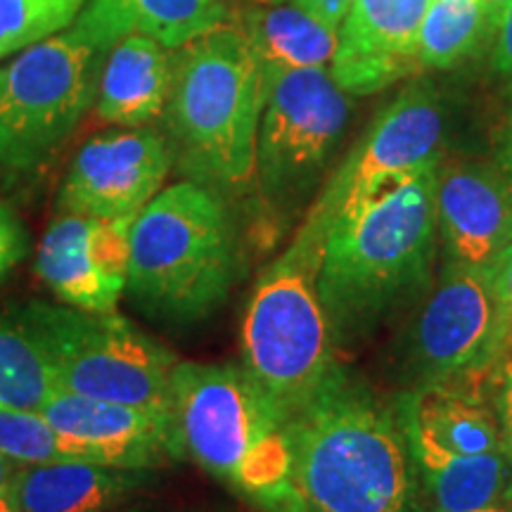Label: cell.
Returning a JSON list of instances; mask_svg holds the SVG:
<instances>
[{"label": "cell", "mask_w": 512, "mask_h": 512, "mask_svg": "<svg viewBox=\"0 0 512 512\" xmlns=\"http://www.w3.org/2000/svg\"><path fill=\"white\" fill-rule=\"evenodd\" d=\"M437 166L377 192L325 230L318 292L332 335H361L430 278Z\"/></svg>", "instance_id": "1"}, {"label": "cell", "mask_w": 512, "mask_h": 512, "mask_svg": "<svg viewBox=\"0 0 512 512\" xmlns=\"http://www.w3.org/2000/svg\"><path fill=\"white\" fill-rule=\"evenodd\" d=\"M290 494L311 512H403L408 446L392 413L337 370L287 420Z\"/></svg>", "instance_id": "2"}, {"label": "cell", "mask_w": 512, "mask_h": 512, "mask_svg": "<svg viewBox=\"0 0 512 512\" xmlns=\"http://www.w3.org/2000/svg\"><path fill=\"white\" fill-rule=\"evenodd\" d=\"M264 102V67L242 29L221 24L176 50L164 112L190 181L235 192L254 181Z\"/></svg>", "instance_id": "3"}, {"label": "cell", "mask_w": 512, "mask_h": 512, "mask_svg": "<svg viewBox=\"0 0 512 512\" xmlns=\"http://www.w3.org/2000/svg\"><path fill=\"white\" fill-rule=\"evenodd\" d=\"M126 292L155 318L192 323L226 302L240 252L228 211L195 181L157 192L131 223Z\"/></svg>", "instance_id": "4"}, {"label": "cell", "mask_w": 512, "mask_h": 512, "mask_svg": "<svg viewBox=\"0 0 512 512\" xmlns=\"http://www.w3.org/2000/svg\"><path fill=\"white\" fill-rule=\"evenodd\" d=\"M171 399L185 456L266 505L290 494L287 418L245 366L176 363Z\"/></svg>", "instance_id": "5"}, {"label": "cell", "mask_w": 512, "mask_h": 512, "mask_svg": "<svg viewBox=\"0 0 512 512\" xmlns=\"http://www.w3.org/2000/svg\"><path fill=\"white\" fill-rule=\"evenodd\" d=\"M325 230L304 221L290 247L256 280L242 320L247 373L287 420L337 373L332 328L318 292Z\"/></svg>", "instance_id": "6"}, {"label": "cell", "mask_w": 512, "mask_h": 512, "mask_svg": "<svg viewBox=\"0 0 512 512\" xmlns=\"http://www.w3.org/2000/svg\"><path fill=\"white\" fill-rule=\"evenodd\" d=\"M17 318L43 344L64 392L174 413L176 356L117 311L38 302L24 306Z\"/></svg>", "instance_id": "7"}, {"label": "cell", "mask_w": 512, "mask_h": 512, "mask_svg": "<svg viewBox=\"0 0 512 512\" xmlns=\"http://www.w3.org/2000/svg\"><path fill=\"white\" fill-rule=\"evenodd\" d=\"M107 50L74 27L24 48L0 67V164L43 166L98 98Z\"/></svg>", "instance_id": "8"}, {"label": "cell", "mask_w": 512, "mask_h": 512, "mask_svg": "<svg viewBox=\"0 0 512 512\" xmlns=\"http://www.w3.org/2000/svg\"><path fill=\"white\" fill-rule=\"evenodd\" d=\"M349 119V93L330 67L266 76L256 138V178L273 202L297 200L330 157Z\"/></svg>", "instance_id": "9"}, {"label": "cell", "mask_w": 512, "mask_h": 512, "mask_svg": "<svg viewBox=\"0 0 512 512\" xmlns=\"http://www.w3.org/2000/svg\"><path fill=\"white\" fill-rule=\"evenodd\" d=\"M444 112L425 83L406 88L377 114L347 162L313 204L309 219L328 230L330 221L349 214L377 192L439 164Z\"/></svg>", "instance_id": "10"}, {"label": "cell", "mask_w": 512, "mask_h": 512, "mask_svg": "<svg viewBox=\"0 0 512 512\" xmlns=\"http://www.w3.org/2000/svg\"><path fill=\"white\" fill-rule=\"evenodd\" d=\"M510 330L486 268L451 264L422 306L413 351L422 373L437 384L494 361Z\"/></svg>", "instance_id": "11"}, {"label": "cell", "mask_w": 512, "mask_h": 512, "mask_svg": "<svg viewBox=\"0 0 512 512\" xmlns=\"http://www.w3.org/2000/svg\"><path fill=\"white\" fill-rule=\"evenodd\" d=\"M41 413L74 460L143 472L185 458L174 413L91 399L64 389Z\"/></svg>", "instance_id": "12"}, {"label": "cell", "mask_w": 512, "mask_h": 512, "mask_svg": "<svg viewBox=\"0 0 512 512\" xmlns=\"http://www.w3.org/2000/svg\"><path fill=\"white\" fill-rule=\"evenodd\" d=\"M174 152L157 131L126 128L88 140L69 164L60 188V211L124 219L136 216L169 176Z\"/></svg>", "instance_id": "13"}, {"label": "cell", "mask_w": 512, "mask_h": 512, "mask_svg": "<svg viewBox=\"0 0 512 512\" xmlns=\"http://www.w3.org/2000/svg\"><path fill=\"white\" fill-rule=\"evenodd\" d=\"M430 0H351L330 72L347 93L368 95L422 72L420 29Z\"/></svg>", "instance_id": "14"}, {"label": "cell", "mask_w": 512, "mask_h": 512, "mask_svg": "<svg viewBox=\"0 0 512 512\" xmlns=\"http://www.w3.org/2000/svg\"><path fill=\"white\" fill-rule=\"evenodd\" d=\"M434 207L451 264L486 268L512 242V190L491 166H437Z\"/></svg>", "instance_id": "15"}, {"label": "cell", "mask_w": 512, "mask_h": 512, "mask_svg": "<svg viewBox=\"0 0 512 512\" xmlns=\"http://www.w3.org/2000/svg\"><path fill=\"white\" fill-rule=\"evenodd\" d=\"M226 0H88L72 27L102 50L143 36L178 50L226 24Z\"/></svg>", "instance_id": "16"}, {"label": "cell", "mask_w": 512, "mask_h": 512, "mask_svg": "<svg viewBox=\"0 0 512 512\" xmlns=\"http://www.w3.org/2000/svg\"><path fill=\"white\" fill-rule=\"evenodd\" d=\"M98 221L95 216L62 211L43 235L36 273L67 306L91 313H112L117 311L126 285L114 280L102 266L95 247Z\"/></svg>", "instance_id": "17"}, {"label": "cell", "mask_w": 512, "mask_h": 512, "mask_svg": "<svg viewBox=\"0 0 512 512\" xmlns=\"http://www.w3.org/2000/svg\"><path fill=\"white\" fill-rule=\"evenodd\" d=\"M174 79L169 48L143 36H126L107 50L95 114L107 124L143 128L162 117Z\"/></svg>", "instance_id": "18"}, {"label": "cell", "mask_w": 512, "mask_h": 512, "mask_svg": "<svg viewBox=\"0 0 512 512\" xmlns=\"http://www.w3.org/2000/svg\"><path fill=\"white\" fill-rule=\"evenodd\" d=\"M401 420L408 451L477 456L503 448L501 427L489 408L439 382L408 396Z\"/></svg>", "instance_id": "19"}, {"label": "cell", "mask_w": 512, "mask_h": 512, "mask_svg": "<svg viewBox=\"0 0 512 512\" xmlns=\"http://www.w3.org/2000/svg\"><path fill=\"white\" fill-rule=\"evenodd\" d=\"M140 472L86 463L22 465L12 479L22 512H105L140 484Z\"/></svg>", "instance_id": "20"}, {"label": "cell", "mask_w": 512, "mask_h": 512, "mask_svg": "<svg viewBox=\"0 0 512 512\" xmlns=\"http://www.w3.org/2000/svg\"><path fill=\"white\" fill-rule=\"evenodd\" d=\"M242 31L264 67V76L290 69L330 67L337 53V29L323 24L292 0H259V5L247 12Z\"/></svg>", "instance_id": "21"}, {"label": "cell", "mask_w": 512, "mask_h": 512, "mask_svg": "<svg viewBox=\"0 0 512 512\" xmlns=\"http://www.w3.org/2000/svg\"><path fill=\"white\" fill-rule=\"evenodd\" d=\"M418 460L434 512H475L501 501L510 482V458L501 451L453 456L411 451Z\"/></svg>", "instance_id": "22"}, {"label": "cell", "mask_w": 512, "mask_h": 512, "mask_svg": "<svg viewBox=\"0 0 512 512\" xmlns=\"http://www.w3.org/2000/svg\"><path fill=\"white\" fill-rule=\"evenodd\" d=\"M60 389L53 363L34 332L17 316H0V408L41 413Z\"/></svg>", "instance_id": "23"}, {"label": "cell", "mask_w": 512, "mask_h": 512, "mask_svg": "<svg viewBox=\"0 0 512 512\" xmlns=\"http://www.w3.org/2000/svg\"><path fill=\"white\" fill-rule=\"evenodd\" d=\"M494 29L482 0H430L420 29L422 69H451L475 53Z\"/></svg>", "instance_id": "24"}, {"label": "cell", "mask_w": 512, "mask_h": 512, "mask_svg": "<svg viewBox=\"0 0 512 512\" xmlns=\"http://www.w3.org/2000/svg\"><path fill=\"white\" fill-rule=\"evenodd\" d=\"M88 0H0V60L69 29Z\"/></svg>", "instance_id": "25"}, {"label": "cell", "mask_w": 512, "mask_h": 512, "mask_svg": "<svg viewBox=\"0 0 512 512\" xmlns=\"http://www.w3.org/2000/svg\"><path fill=\"white\" fill-rule=\"evenodd\" d=\"M0 453L17 465L74 460L43 413L15 408H0Z\"/></svg>", "instance_id": "26"}, {"label": "cell", "mask_w": 512, "mask_h": 512, "mask_svg": "<svg viewBox=\"0 0 512 512\" xmlns=\"http://www.w3.org/2000/svg\"><path fill=\"white\" fill-rule=\"evenodd\" d=\"M24 233L5 204H0V278L22 259Z\"/></svg>", "instance_id": "27"}, {"label": "cell", "mask_w": 512, "mask_h": 512, "mask_svg": "<svg viewBox=\"0 0 512 512\" xmlns=\"http://www.w3.org/2000/svg\"><path fill=\"white\" fill-rule=\"evenodd\" d=\"M486 273H489L491 287H494L503 316L508 318L512 328V242L486 266Z\"/></svg>", "instance_id": "28"}, {"label": "cell", "mask_w": 512, "mask_h": 512, "mask_svg": "<svg viewBox=\"0 0 512 512\" xmlns=\"http://www.w3.org/2000/svg\"><path fill=\"white\" fill-rule=\"evenodd\" d=\"M494 31H496L494 64L498 72H501L503 79L512 83V0L505 5L501 15H498Z\"/></svg>", "instance_id": "29"}, {"label": "cell", "mask_w": 512, "mask_h": 512, "mask_svg": "<svg viewBox=\"0 0 512 512\" xmlns=\"http://www.w3.org/2000/svg\"><path fill=\"white\" fill-rule=\"evenodd\" d=\"M498 422H501L503 448L512 460V358L503 363L498 377Z\"/></svg>", "instance_id": "30"}, {"label": "cell", "mask_w": 512, "mask_h": 512, "mask_svg": "<svg viewBox=\"0 0 512 512\" xmlns=\"http://www.w3.org/2000/svg\"><path fill=\"white\" fill-rule=\"evenodd\" d=\"M292 3L311 12L313 17H318L320 22L337 31L351 8V0H292Z\"/></svg>", "instance_id": "31"}, {"label": "cell", "mask_w": 512, "mask_h": 512, "mask_svg": "<svg viewBox=\"0 0 512 512\" xmlns=\"http://www.w3.org/2000/svg\"><path fill=\"white\" fill-rule=\"evenodd\" d=\"M19 467H22V465H17L15 460L5 458L3 453H0V486H10L12 479H15V475H17Z\"/></svg>", "instance_id": "32"}, {"label": "cell", "mask_w": 512, "mask_h": 512, "mask_svg": "<svg viewBox=\"0 0 512 512\" xmlns=\"http://www.w3.org/2000/svg\"><path fill=\"white\" fill-rule=\"evenodd\" d=\"M268 508H271V512H311V510H306L302 503L294 501L292 494L283 496V498H280V501H275V503L268 505Z\"/></svg>", "instance_id": "33"}, {"label": "cell", "mask_w": 512, "mask_h": 512, "mask_svg": "<svg viewBox=\"0 0 512 512\" xmlns=\"http://www.w3.org/2000/svg\"><path fill=\"white\" fill-rule=\"evenodd\" d=\"M0 512H22L15 494H12V486H0Z\"/></svg>", "instance_id": "34"}, {"label": "cell", "mask_w": 512, "mask_h": 512, "mask_svg": "<svg viewBox=\"0 0 512 512\" xmlns=\"http://www.w3.org/2000/svg\"><path fill=\"white\" fill-rule=\"evenodd\" d=\"M508 3H510V0H482V5L486 8V12H489L491 22H494V24H496L498 15H501L503 8H505V5H508Z\"/></svg>", "instance_id": "35"}, {"label": "cell", "mask_w": 512, "mask_h": 512, "mask_svg": "<svg viewBox=\"0 0 512 512\" xmlns=\"http://www.w3.org/2000/svg\"><path fill=\"white\" fill-rule=\"evenodd\" d=\"M503 162H505V178H508L510 190H512V136H510V140H508V147H505Z\"/></svg>", "instance_id": "36"}, {"label": "cell", "mask_w": 512, "mask_h": 512, "mask_svg": "<svg viewBox=\"0 0 512 512\" xmlns=\"http://www.w3.org/2000/svg\"><path fill=\"white\" fill-rule=\"evenodd\" d=\"M475 512H512V508H510V505L496 503V505H489V508H482V510H475Z\"/></svg>", "instance_id": "37"}, {"label": "cell", "mask_w": 512, "mask_h": 512, "mask_svg": "<svg viewBox=\"0 0 512 512\" xmlns=\"http://www.w3.org/2000/svg\"><path fill=\"white\" fill-rule=\"evenodd\" d=\"M261 3H278V0H261Z\"/></svg>", "instance_id": "38"}]
</instances>
